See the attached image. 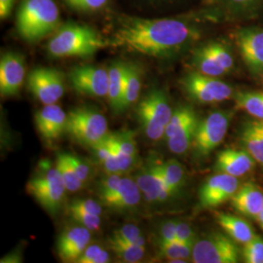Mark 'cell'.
<instances>
[{
  "instance_id": "obj_3",
  "label": "cell",
  "mask_w": 263,
  "mask_h": 263,
  "mask_svg": "<svg viewBox=\"0 0 263 263\" xmlns=\"http://www.w3.org/2000/svg\"><path fill=\"white\" fill-rule=\"evenodd\" d=\"M61 27V13L55 0H22L16 15L20 36L35 43Z\"/></svg>"
},
{
  "instance_id": "obj_16",
  "label": "cell",
  "mask_w": 263,
  "mask_h": 263,
  "mask_svg": "<svg viewBox=\"0 0 263 263\" xmlns=\"http://www.w3.org/2000/svg\"><path fill=\"white\" fill-rule=\"evenodd\" d=\"M91 242V231L82 226L65 230L58 240V254L65 262H76Z\"/></svg>"
},
{
  "instance_id": "obj_37",
  "label": "cell",
  "mask_w": 263,
  "mask_h": 263,
  "mask_svg": "<svg viewBox=\"0 0 263 263\" xmlns=\"http://www.w3.org/2000/svg\"><path fill=\"white\" fill-rule=\"evenodd\" d=\"M245 262L263 263V239L255 236L253 240L245 244L243 249Z\"/></svg>"
},
{
  "instance_id": "obj_23",
  "label": "cell",
  "mask_w": 263,
  "mask_h": 263,
  "mask_svg": "<svg viewBox=\"0 0 263 263\" xmlns=\"http://www.w3.org/2000/svg\"><path fill=\"white\" fill-rule=\"evenodd\" d=\"M216 216L218 224L237 243L247 244L255 237L253 227L244 219L223 213H216Z\"/></svg>"
},
{
  "instance_id": "obj_42",
  "label": "cell",
  "mask_w": 263,
  "mask_h": 263,
  "mask_svg": "<svg viewBox=\"0 0 263 263\" xmlns=\"http://www.w3.org/2000/svg\"><path fill=\"white\" fill-rule=\"evenodd\" d=\"M66 155H67V158L70 162V165L76 171V175L78 176V178L81 179V181L83 183L86 182L87 179H89V176L91 175V170H90L89 165L85 162L84 160L77 157L76 155L68 154V153H66Z\"/></svg>"
},
{
  "instance_id": "obj_2",
  "label": "cell",
  "mask_w": 263,
  "mask_h": 263,
  "mask_svg": "<svg viewBox=\"0 0 263 263\" xmlns=\"http://www.w3.org/2000/svg\"><path fill=\"white\" fill-rule=\"evenodd\" d=\"M109 47L108 41L94 28L77 23L61 25L49 40L47 51L53 58H88Z\"/></svg>"
},
{
  "instance_id": "obj_35",
  "label": "cell",
  "mask_w": 263,
  "mask_h": 263,
  "mask_svg": "<svg viewBox=\"0 0 263 263\" xmlns=\"http://www.w3.org/2000/svg\"><path fill=\"white\" fill-rule=\"evenodd\" d=\"M107 139L114 143L123 153L137 157L138 148L134 134L132 132H122L118 134H108Z\"/></svg>"
},
{
  "instance_id": "obj_40",
  "label": "cell",
  "mask_w": 263,
  "mask_h": 263,
  "mask_svg": "<svg viewBox=\"0 0 263 263\" xmlns=\"http://www.w3.org/2000/svg\"><path fill=\"white\" fill-rule=\"evenodd\" d=\"M121 179L122 178L117 174L108 175V177L102 179L100 182V185H99V197L100 199L102 200L104 198L109 196L110 194H112L113 192L119 186Z\"/></svg>"
},
{
  "instance_id": "obj_46",
  "label": "cell",
  "mask_w": 263,
  "mask_h": 263,
  "mask_svg": "<svg viewBox=\"0 0 263 263\" xmlns=\"http://www.w3.org/2000/svg\"><path fill=\"white\" fill-rule=\"evenodd\" d=\"M103 250L104 249H102L98 245H89L76 263H94L95 259Z\"/></svg>"
},
{
  "instance_id": "obj_9",
  "label": "cell",
  "mask_w": 263,
  "mask_h": 263,
  "mask_svg": "<svg viewBox=\"0 0 263 263\" xmlns=\"http://www.w3.org/2000/svg\"><path fill=\"white\" fill-rule=\"evenodd\" d=\"M181 83L188 96L200 104L223 102L233 96L231 86L217 77L205 76L197 70L184 76Z\"/></svg>"
},
{
  "instance_id": "obj_8",
  "label": "cell",
  "mask_w": 263,
  "mask_h": 263,
  "mask_svg": "<svg viewBox=\"0 0 263 263\" xmlns=\"http://www.w3.org/2000/svg\"><path fill=\"white\" fill-rule=\"evenodd\" d=\"M231 237L213 233L195 242L192 261L195 263H236L239 261L240 250Z\"/></svg>"
},
{
  "instance_id": "obj_47",
  "label": "cell",
  "mask_w": 263,
  "mask_h": 263,
  "mask_svg": "<svg viewBox=\"0 0 263 263\" xmlns=\"http://www.w3.org/2000/svg\"><path fill=\"white\" fill-rule=\"evenodd\" d=\"M16 0H0V18L7 19L14 8Z\"/></svg>"
},
{
  "instance_id": "obj_45",
  "label": "cell",
  "mask_w": 263,
  "mask_h": 263,
  "mask_svg": "<svg viewBox=\"0 0 263 263\" xmlns=\"http://www.w3.org/2000/svg\"><path fill=\"white\" fill-rule=\"evenodd\" d=\"M177 224L176 221L165 222L160 230L159 242H170L177 240Z\"/></svg>"
},
{
  "instance_id": "obj_15",
  "label": "cell",
  "mask_w": 263,
  "mask_h": 263,
  "mask_svg": "<svg viewBox=\"0 0 263 263\" xmlns=\"http://www.w3.org/2000/svg\"><path fill=\"white\" fill-rule=\"evenodd\" d=\"M26 77V64L22 55L7 52L0 60V93L2 97L19 94Z\"/></svg>"
},
{
  "instance_id": "obj_31",
  "label": "cell",
  "mask_w": 263,
  "mask_h": 263,
  "mask_svg": "<svg viewBox=\"0 0 263 263\" xmlns=\"http://www.w3.org/2000/svg\"><path fill=\"white\" fill-rule=\"evenodd\" d=\"M194 244L180 242L179 240L170 242H159V253L164 258L174 259H187L192 257Z\"/></svg>"
},
{
  "instance_id": "obj_20",
  "label": "cell",
  "mask_w": 263,
  "mask_h": 263,
  "mask_svg": "<svg viewBox=\"0 0 263 263\" xmlns=\"http://www.w3.org/2000/svg\"><path fill=\"white\" fill-rule=\"evenodd\" d=\"M141 192L137 181L130 178H123L118 188L109 196L102 199L105 207L116 211L131 210L141 201Z\"/></svg>"
},
{
  "instance_id": "obj_21",
  "label": "cell",
  "mask_w": 263,
  "mask_h": 263,
  "mask_svg": "<svg viewBox=\"0 0 263 263\" xmlns=\"http://www.w3.org/2000/svg\"><path fill=\"white\" fill-rule=\"evenodd\" d=\"M237 212L255 218L263 208V192L253 183H245L231 198Z\"/></svg>"
},
{
  "instance_id": "obj_27",
  "label": "cell",
  "mask_w": 263,
  "mask_h": 263,
  "mask_svg": "<svg viewBox=\"0 0 263 263\" xmlns=\"http://www.w3.org/2000/svg\"><path fill=\"white\" fill-rule=\"evenodd\" d=\"M241 140L246 151L255 162L263 165V138L255 130L252 121L245 125Z\"/></svg>"
},
{
  "instance_id": "obj_48",
  "label": "cell",
  "mask_w": 263,
  "mask_h": 263,
  "mask_svg": "<svg viewBox=\"0 0 263 263\" xmlns=\"http://www.w3.org/2000/svg\"><path fill=\"white\" fill-rule=\"evenodd\" d=\"M21 261V257H20V255H16V254H10L9 255H7V256H5V257H3L2 259H1V262L3 263H7V262H20Z\"/></svg>"
},
{
  "instance_id": "obj_14",
  "label": "cell",
  "mask_w": 263,
  "mask_h": 263,
  "mask_svg": "<svg viewBox=\"0 0 263 263\" xmlns=\"http://www.w3.org/2000/svg\"><path fill=\"white\" fill-rule=\"evenodd\" d=\"M239 189V179L236 177L219 173L208 179L199 192L202 208L211 209L220 206L231 200Z\"/></svg>"
},
{
  "instance_id": "obj_38",
  "label": "cell",
  "mask_w": 263,
  "mask_h": 263,
  "mask_svg": "<svg viewBox=\"0 0 263 263\" xmlns=\"http://www.w3.org/2000/svg\"><path fill=\"white\" fill-rule=\"evenodd\" d=\"M66 5L73 11L92 13L104 9L109 0H64Z\"/></svg>"
},
{
  "instance_id": "obj_4",
  "label": "cell",
  "mask_w": 263,
  "mask_h": 263,
  "mask_svg": "<svg viewBox=\"0 0 263 263\" xmlns=\"http://www.w3.org/2000/svg\"><path fill=\"white\" fill-rule=\"evenodd\" d=\"M263 13V0H202L197 19L213 23L250 21Z\"/></svg>"
},
{
  "instance_id": "obj_13",
  "label": "cell",
  "mask_w": 263,
  "mask_h": 263,
  "mask_svg": "<svg viewBox=\"0 0 263 263\" xmlns=\"http://www.w3.org/2000/svg\"><path fill=\"white\" fill-rule=\"evenodd\" d=\"M236 43L245 65L254 76L263 73V28H239L235 33Z\"/></svg>"
},
{
  "instance_id": "obj_34",
  "label": "cell",
  "mask_w": 263,
  "mask_h": 263,
  "mask_svg": "<svg viewBox=\"0 0 263 263\" xmlns=\"http://www.w3.org/2000/svg\"><path fill=\"white\" fill-rule=\"evenodd\" d=\"M110 249L123 262H139L145 254V247H135L109 239Z\"/></svg>"
},
{
  "instance_id": "obj_24",
  "label": "cell",
  "mask_w": 263,
  "mask_h": 263,
  "mask_svg": "<svg viewBox=\"0 0 263 263\" xmlns=\"http://www.w3.org/2000/svg\"><path fill=\"white\" fill-rule=\"evenodd\" d=\"M141 77L142 68L139 64L126 63L123 92L124 110L138 101L141 92Z\"/></svg>"
},
{
  "instance_id": "obj_50",
  "label": "cell",
  "mask_w": 263,
  "mask_h": 263,
  "mask_svg": "<svg viewBox=\"0 0 263 263\" xmlns=\"http://www.w3.org/2000/svg\"><path fill=\"white\" fill-rule=\"evenodd\" d=\"M255 219H256V221L258 222V224H259L260 227L263 229V208L262 210L260 211V213L255 217Z\"/></svg>"
},
{
  "instance_id": "obj_7",
  "label": "cell",
  "mask_w": 263,
  "mask_h": 263,
  "mask_svg": "<svg viewBox=\"0 0 263 263\" xmlns=\"http://www.w3.org/2000/svg\"><path fill=\"white\" fill-rule=\"evenodd\" d=\"M27 190L42 208L55 215L63 205L66 187L58 169L47 168L28 181Z\"/></svg>"
},
{
  "instance_id": "obj_39",
  "label": "cell",
  "mask_w": 263,
  "mask_h": 263,
  "mask_svg": "<svg viewBox=\"0 0 263 263\" xmlns=\"http://www.w3.org/2000/svg\"><path fill=\"white\" fill-rule=\"evenodd\" d=\"M104 141H106V143L108 144L113 156L118 161L121 174L130 171L134 167L135 160H136L137 157H133V156H130V155H127V154L123 153L122 151H120L114 143H112L111 141L107 139V137L104 139Z\"/></svg>"
},
{
  "instance_id": "obj_30",
  "label": "cell",
  "mask_w": 263,
  "mask_h": 263,
  "mask_svg": "<svg viewBox=\"0 0 263 263\" xmlns=\"http://www.w3.org/2000/svg\"><path fill=\"white\" fill-rule=\"evenodd\" d=\"M202 46L207 51L208 54L226 70V73L232 71L235 65L234 58L230 50L226 47L223 43L217 41H211L203 44Z\"/></svg>"
},
{
  "instance_id": "obj_29",
  "label": "cell",
  "mask_w": 263,
  "mask_h": 263,
  "mask_svg": "<svg viewBox=\"0 0 263 263\" xmlns=\"http://www.w3.org/2000/svg\"><path fill=\"white\" fill-rule=\"evenodd\" d=\"M56 168L63 178L67 191L76 192L83 186V182L76 175L66 153H59L57 155Z\"/></svg>"
},
{
  "instance_id": "obj_19",
  "label": "cell",
  "mask_w": 263,
  "mask_h": 263,
  "mask_svg": "<svg viewBox=\"0 0 263 263\" xmlns=\"http://www.w3.org/2000/svg\"><path fill=\"white\" fill-rule=\"evenodd\" d=\"M254 160L247 151L226 149L216 160L215 169L218 173L240 178L254 168Z\"/></svg>"
},
{
  "instance_id": "obj_32",
  "label": "cell",
  "mask_w": 263,
  "mask_h": 263,
  "mask_svg": "<svg viewBox=\"0 0 263 263\" xmlns=\"http://www.w3.org/2000/svg\"><path fill=\"white\" fill-rule=\"evenodd\" d=\"M162 165L166 187L173 196L179 190L183 181L184 170L177 160H169Z\"/></svg>"
},
{
  "instance_id": "obj_12",
  "label": "cell",
  "mask_w": 263,
  "mask_h": 263,
  "mask_svg": "<svg viewBox=\"0 0 263 263\" xmlns=\"http://www.w3.org/2000/svg\"><path fill=\"white\" fill-rule=\"evenodd\" d=\"M69 81L78 94L92 98L107 97L108 69L94 66L73 67L69 72Z\"/></svg>"
},
{
  "instance_id": "obj_17",
  "label": "cell",
  "mask_w": 263,
  "mask_h": 263,
  "mask_svg": "<svg viewBox=\"0 0 263 263\" xmlns=\"http://www.w3.org/2000/svg\"><path fill=\"white\" fill-rule=\"evenodd\" d=\"M162 164L163 163L152 162L151 165L142 170L137 179V183L141 193L149 203L163 202L172 196L166 187Z\"/></svg>"
},
{
  "instance_id": "obj_18",
  "label": "cell",
  "mask_w": 263,
  "mask_h": 263,
  "mask_svg": "<svg viewBox=\"0 0 263 263\" xmlns=\"http://www.w3.org/2000/svg\"><path fill=\"white\" fill-rule=\"evenodd\" d=\"M67 114L57 104H47L34 115V121L41 137L47 141L58 140L66 133Z\"/></svg>"
},
{
  "instance_id": "obj_28",
  "label": "cell",
  "mask_w": 263,
  "mask_h": 263,
  "mask_svg": "<svg viewBox=\"0 0 263 263\" xmlns=\"http://www.w3.org/2000/svg\"><path fill=\"white\" fill-rule=\"evenodd\" d=\"M234 98L239 108L257 120H263V92H239Z\"/></svg>"
},
{
  "instance_id": "obj_44",
  "label": "cell",
  "mask_w": 263,
  "mask_h": 263,
  "mask_svg": "<svg viewBox=\"0 0 263 263\" xmlns=\"http://www.w3.org/2000/svg\"><path fill=\"white\" fill-rule=\"evenodd\" d=\"M177 240L188 244H195V233L191 226L184 222L177 224Z\"/></svg>"
},
{
  "instance_id": "obj_33",
  "label": "cell",
  "mask_w": 263,
  "mask_h": 263,
  "mask_svg": "<svg viewBox=\"0 0 263 263\" xmlns=\"http://www.w3.org/2000/svg\"><path fill=\"white\" fill-rule=\"evenodd\" d=\"M196 119V114L190 106H180L177 108L175 111H173L172 117L166 127L165 138L168 140L179 131V129Z\"/></svg>"
},
{
  "instance_id": "obj_1",
  "label": "cell",
  "mask_w": 263,
  "mask_h": 263,
  "mask_svg": "<svg viewBox=\"0 0 263 263\" xmlns=\"http://www.w3.org/2000/svg\"><path fill=\"white\" fill-rule=\"evenodd\" d=\"M201 36L193 22L179 18L143 19L119 15L114 24L109 47L122 48L156 59L178 56Z\"/></svg>"
},
{
  "instance_id": "obj_6",
  "label": "cell",
  "mask_w": 263,
  "mask_h": 263,
  "mask_svg": "<svg viewBox=\"0 0 263 263\" xmlns=\"http://www.w3.org/2000/svg\"><path fill=\"white\" fill-rule=\"evenodd\" d=\"M141 129L148 139L158 141L165 137L166 127L173 110L166 94L161 90H151L137 107Z\"/></svg>"
},
{
  "instance_id": "obj_25",
  "label": "cell",
  "mask_w": 263,
  "mask_h": 263,
  "mask_svg": "<svg viewBox=\"0 0 263 263\" xmlns=\"http://www.w3.org/2000/svg\"><path fill=\"white\" fill-rule=\"evenodd\" d=\"M191 63L197 71L205 76L219 77L226 74V70L208 54L202 45L193 51Z\"/></svg>"
},
{
  "instance_id": "obj_10",
  "label": "cell",
  "mask_w": 263,
  "mask_h": 263,
  "mask_svg": "<svg viewBox=\"0 0 263 263\" xmlns=\"http://www.w3.org/2000/svg\"><path fill=\"white\" fill-rule=\"evenodd\" d=\"M232 118L229 111L211 113L204 120L198 122L193 146L198 156H207L223 141Z\"/></svg>"
},
{
  "instance_id": "obj_5",
  "label": "cell",
  "mask_w": 263,
  "mask_h": 263,
  "mask_svg": "<svg viewBox=\"0 0 263 263\" xmlns=\"http://www.w3.org/2000/svg\"><path fill=\"white\" fill-rule=\"evenodd\" d=\"M66 133L80 144L91 147L104 141L109 134L106 118L88 106L76 107L67 113Z\"/></svg>"
},
{
  "instance_id": "obj_43",
  "label": "cell",
  "mask_w": 263,
  "mask_h": 263,
  "mask_svg": "<svg viewBox=\"0 0 263 263\" xmlns=\"http://www.w3.org/2000/svg\"><path fill=\"white\" fill-rule=\"evenodd\" d=\"M140 235H141V232L138 226L134 224H126L122 226L121 228H119L118 230H115L110 238L114 240H119V241H128Z\"/></svg>"
},
{
  "instance_id": "obj_41",
  "label": "cell",
  "mask_w": 263,
  "mask_h": 263,
  "mask_svg": "<svg viewBox=\"0 0 263 263\" xmlns=\"http://www.w3.org/2000/svg\"><path fill=\"white\" fill-rule=\"evenodd\" d=\"M68 209L79 210V211H82V212L94 214V215H99V216H101L102 213H103L101 205L99 203H97L94 200H81V199L73 200L69 204Z\"/></svg>"
},
{
  "instance_id": "obj_22",
  "label": "cell",
  "mask_w": 263,
  "mask_h": 263,
  "mask_svg": "<svg viewBox=\"0 0 263 263\" xmlns=\"http://www.w3.org/2000/svg\"><path fill=\"white\" fill-rule=\"evenodd\" d=\"M126 63L116 61L111 63L108 69V92L107 99L114 112L124 111L123 92Z\"/></svg>"
},
{
  "instance_id": "obj_26",
  "label": "cell",
  "mask_w": 263,
  "mask_h": 263,
  "mask_svg": "<svg viewBox=\"0 0 263 263\" xmlns=\"http://www.w3.org/2000/svg\"><path fill=\"white\" fill-rule=\"evenodd\" d=\"M198 120H193L181 129H179L173 137L167 140L170 151L175 154H183L193 143L197 129Z\"/></svg>"
},
{
  "instance_id": "obj_49",
  "label": "cell",
  "mask_w": 263,
  "mask_h": 263,
  "mask_svg": "<svg viewBox=\"0 0 263 263\" xmlns=\"http://www.w3.org/2000/svg\"><path fill=\"white\" fill-rule=\"evenodd\" d=\"M252 122L254 124L255 130L258 132V134L263 138V120H254Z\"/></svg>"
},
{
  "instance_id": "obj_36",
  "label": "cell",
  "mask_w": 263,
  "mask_h": 263,
  "mask_svg": "<svg viewBox=\"0 0 263 263\" xmlns=\"http://www.w3.org/2000/svg\"><path fill=\"white\" fill-rule=\"evenodd\" d=\"M68 214L76 223H78L79 226H84L90 231L99 230L101 227L102 219L101 216L99 215L86 213L74 209H68Z\"/></svg>"
},
{
  "instance_id": "obj_11",
  "label": "cell",
  "mask_w": 263,
  "mask_h": 263,
  "mask_svg": "<svg viewBox=\"0 0 263 263\" xmlns=\"http://www.w3.org/2000/svg\"><path fill=\"white\" fill-rule=\"evenodd\" d=\"M28 87L40 103L56 104L65 93V77L51 67H36L28 76Z\"/></svg>"
}]
</instances>
